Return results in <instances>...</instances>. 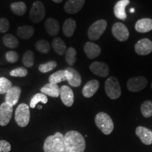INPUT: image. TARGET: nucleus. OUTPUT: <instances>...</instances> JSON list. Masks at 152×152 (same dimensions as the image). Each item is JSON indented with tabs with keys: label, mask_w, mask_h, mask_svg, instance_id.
Segmentation results:
<instances>
[{
	"label": "nucleus",
	"mask_w": 152,
	"mask_h": 152,
	"mask_svg": "<svg viewBox=\"0 0 152 152\" xmlns=\"http://www.w3.org/2000/svg\"><path fill=\"white\" fill-rule=\"evenodd\" d=\"M64 146L66 152H84L86 144L81 133L71 130L64 135Z\"/></svg>",
	"instance_id": "1"
},
{
	"label": "nucleus",
	"mask_w": 152,
	"mask_h": 152,
	"mask_svg": "<svg viewBox=\"0 0 152 152\" xmlns=\"http://www.w3.org/2000/svg\"><path fill=\"white\" fill-rule=\"evenodd\" d=\"M43 149L45 152H66L64 135L58 132L47 137L44 143Z\"/></svg>",
	"instance_id": "2"
},
{
	"label": "nucleus",
	"mask_w": 152,
	"mask_h": 152,
	"mask_svg": "<svg viewBox=\"0 0 152 152\" xmlns=\"http://www.w3.org/2000/svg\"><path fill=\"white\" fill-rule=\"evenodd\" d=\"M95 124L97 128L106 135H109L113 132L114 124L109 115L104 112H99L95 116Z\"/></svg>",
	"instance_id": "3"
},
{
	"label": "nucleus",
	"mask_w": 152,
	"mask_h": 152,
	"mask_svg": "<svg viewBox=\"0 0 152 152\" xmlns=\"http://www.w3.org/2000/svg\"><path fill=\"white\" fill-rule=\"evenodd\" d=\"M105 92L111 99H117L121 96V85L116 77L111 76L107 78L105 82Z\"/></svg>",
	"instance_id": "4"
},
{
	"label": "nucleus",
	"mask_w": 152,
	"mask_h": 152,
	"mask_svg": "<svg viewBox=\"0 0 152 152\" xmlns=\"http://www.w3.org/2000/svg\"><path fill=\"white\" fill-rule=\"evenodd\" d=\"M30 118V107L26 104H20L15 112V121L20 127L24 128L28 125Z\"/></svg>",
	"instance_id": "5"
},
{
	"label": "nucleus",
	"mask_w": 152,
	"mask_h": 152,
	"mask_svg": "<svg viewBox=\"0 0 152 152\" xmlns=\"http://www.w3.org/2000/svg\"><path fill=\"white\" fill-rule=\"evenodd\" d=\"M106 27H107V23L105 20L100 19V20H96L93 23L89 28L88 32H87L88 37L91 40H97L103 35Z\"/></svg>",
	"instance_id": "6"
},
{
	"label": "nucleus",
	"mask_w": 152,
	"mask_h": 152,
	"mask_svg": "<svg viewBox=\"0 0 152 152\" xmlns=\"http://www.w3.org/2000/svg\"><path fill=\"white\" fill-rule=\"evenodd\" d=\"M45 7L41 1H35L32 6L30 11V18L32 22L38 23L45 18Z\"/></svg>",
	"instance_id": "7"
},
{
	"label": "nucleus",
	"mask_w": 152,
	"mask_h": 152,
	"mask_svg": "<svg viewBox=\"0 0 152 152\" xmlns=\"http://www.w3.org/2000/svg\"><path fill=\"white\" fill-rule=\"evenodd\" d=\"M147 80L144 76H137L131 77L127 83L128 89L132 92H137L144 90L147 87Z\"/></svg>",
	"instance_id": "8"
},
{
	"label": "nucleus",
	"mask_w": 152,
	"mask_h": 152,
	"mask_svg": "<svg viewBox=\"0 0 152 152\" xmlns=\"http://www.w3.org/2000/svg\"><path fill=\"white\" fill-rule=\"evenodd\" d=\"M112 34L114 37L121 42H125L129 37V30L127 26L122 23H115L112 27Z\"/></svg>",
	"instance_id": "9"
},
{
	"label": "nucleus",
	"mask_w": 152,
	"mask_h": 152,
	"mask_svg": "<svg viewBox=\"0 0 152 152\" xmlns=\"http://www.w3.org/2000/svg\"><path fill=\"white\" fill-rule=\"evenodd\" d=\"M13 114V106L4 102L0 105V125L6 126L10 122Z\"/></svg>",
	"instance_id": "10"
},
{
	"label": "nucleus",
	"mask_w": 152,
	"mask_h": 152,
	"mask_svg": "<svg viewBox=\"0 0 152 152\" xmlns=\"http://www.w3.org/2000/svg\"><path fill=\"white\" fill-rule=\"evenodd\" d=\"M135 52L139 55L145 56L152 52V42L147 38L140 39L134 46Z\"/></svg>",
	"instance_id": "11"
},
{
	"label": "nucleus",
	"mask_w": 152,
	"mask_h": 152,
	"mask_svg": "<svg viewBox=\"0 0 152 152\" xmlns=\"http://www.w3.org/2000/svg\"><path fill=\"white\" fill-rule=\"evenodd\" d=\"M60 97L64 104L71 107L74 103V93L72 89L67 85H63L60 88Z\"/></svg>",
	"instance_id": "12"
},
{
	"label": "nucleus",
	"mask_w": 152,
	"mask_h": 152,
	"mask_svg": "<svg viewBox=\"0 0 152 152\" xmlns=\"http://www.w3.org/2000/svg\"><path fill=\"white\" fill-rule=\"evenodd\" d=\"M90 69L94 75L102 77H107L110 73L109 66L107 64L103 62H93L90 66Z\"/></svg>",
	"instance_id": "13"
},
{
	"label": "nucleus",
	"mask_w": 152,
	"mask_h": 152,
	"mask_svg": "<svg viewBox=\"0 0 152 152\" xmlns=\"http://www.w3.org/2000/svg\"><path fill=\"white\" fill-rule=\"evenodd\" d=\"M20 94H21V89L20 87L18 86L12 87L6 93L5 102L12 106H15L18 103Z\"/></svg>",
	"instance_id": "14"
},
{
	"label": "nucleus",
	"mask_w": 152,
	"mask_h": 152,
	"mask_svg": "<svg viewBox=\"0 0 152 152\" xmlns=\"http://www.w3.org/2000/svg\"><path fill=\"white\" fill-rule=\"evenodd\" d=\"M72 77V74L67 70H61L56 73L52 74L49 77V82L54 84H58L63 81L70 80Z\"/></svg>",
	"instance_id": "15"
},
{
	"label": "nucleus",
	"mask_w": 152,
	"mask_h": 152,
	"mask_svg": "<svg viewBox=\"0 0 152 152\" xmlns=\"http://www.w3.org/2000/svg\"><path fill=\"white\" fill-rule=\"evenodd\" d=\"M135 133L142 143L146 145L152 144V130L150 129L143 126H139L136 128Z\"/></svg>",
	"instance_id": "16"
},
{
	"label": "nucleus",
	"mask_w": 152,
	"mask_h": 152,
	"mask_svg": "<svg viewBox=\"0 0 152 152\" xmlns=\"http://www.w3.org/2000/svg\"><path fill=\"white\" fill-rule=\"evenodd\" d=\"M85 0H68L64 6V10L68 14H76L85 4Z\"/></svg>",
	"instance_id": "17"
},
{
	"label": "nucleus",
	"mask_w": 152,
	"mask_h": 152,
	"mask_svg": "<svg viewBox=\"0 0 152 152\" xmlns=\"http://www.w3.org/2000/svg\"><path fill=\"white\" fill-rule=\"evenodd\" d=\"M84 52L87 58L90 59H93V58H96L99 56L101 52H102V49L96 44L88 42L85 45Z\"/></svg>",
	"instance_id": "18"
},
{
	"label": "nucleus",
	"mask_w": 152,
	"mask_h": 152,
	"mask_svg": "<svg viewBox=\"0 0 152 152\" xmlns=\"http://www.w3.org/2000/svg\"><path fill=\"white\" fill-rule=\"evenodd\" d=\"M99 87V83L96 80H92L87 82L83 89V94L85 97L90 98L96 92Z\"/></svg>",
	"instance_id": "19"
},
{
	"label": "nucleus",
	"mask_w": 152,
	"mask_h": 152,
	"mask_svg": "<svg viewBox=\"0 0 152 152\" xmlns=\"http://www.w3.org/2000/svg\"><path fill=\"white\" fill-rule=\"evenodd\" d=\"M130 4V0H120L114 7V14L117 18L125 20L127 15L125 14V7Z\"/></svg>",
	"instance_id": "20"
},
{
	"label": "nucleus",
	"mask_w": 152,
	"mask_h": 152,
	"mask_svg": "<svg viewBox=\"0 0 152 152\" xmlns=\"http://www.w3.org/2000/svg\"><path fill=\"white\" fill-rule=\"evenodd\" d=\"M45 28L47 33L51 36H56L59 33L60 26L58 20L50 18L46 20L45 23Z\"/></svg>",
	"instance_id": "21"
},
{
	"label": "nucleus",
	"mask_w": 152,
	"mask_h": 152,
	"mask_svg": "<svg viewBox=\"0 0 152 152\" xmlns=\"http://www.w3.org/2000/svg\"><path fill=\"white\" fill-rule=\"evenodd\" d=\"M41 92L45 95L56 98L60 95V87L57 84L49 83L42 87Z\"/></svg>",
	"instance_id": "22"
},
{
	"label": "nucleus",
	"mask_w": 152,
	"mask_h": 152,
	"mask_svg": "<svg viewBox=\"0 0 152 152\" xmlns=\"http://www.w3.org/2000/svg\"><path fill=\"white\" fill-rule=\"evenodd\" d=\"M135 30L138 33H148L152 30V19L142 18L136 23Z\"/></svg>",
	"instance_id": "23"
},
{
	"label": "nucleus",
	"mask_w": 152,
	"mask_h": 152,
	"mask_svg": "<svg viewBox=\"0 0 152 152\" xmlns=\"http://www.w3.org/2000/svg\"><path fill=\"white\" fill-rule=\"evenodd\" d=\"M35 33V29L31 26H20L17 30V35L22 39H29Z\"/></svg>",
	"instance_id": "24"
},
{
	"label": "nucleus",
	"mask_w": 152,
	"mask_h": 152,
	"mask_svg": "<svg viewBox=\"0 0 152 152\" xmlns=\"http://www.w3.org/2000/svg\"><path fill=\"white\" fill-rule=\"evenodd\" d=\"M76 29V23L73 19L68 18L63 25V33L66 37H71Z\"/></svg>",
	"instance_id": "25"
},
{
	"label": "nucleus",
	"mask_w": 152,
	"mask_h": 152,
	"mask_svg": "<svg viewBox=\"0 0 152 152\" xmlns=\"http://www.w3.org/2000/svg\"><path fill=\"white\" fill-rule=\"evenodd\" d=\"M52 47L54 52L58 55L65 54L66 50H67L65 42H64L62 39H61L59 37H56L53 39L52 42Z\"/></svg>",
	"instance_id": "26"
},
{
	"label": "nucleus",
	"mask_w": 152,
	"mask_h": 152,
	"mask_svg": "<svg viewBox=\"0 0 152 152\" xmlns=\"http://www.w3.org/2000/svg\"><path fill=\"white\" fill-rule=\"evenodd\" d=\"M66 70L69 72H71L72 74V77L71 80L68 81V83H69V85H71V86L74 87H79L82 83V78H81L80 74L78 72L76 71L75 68H73L68 67L66 68Z\"/></svg>",
	"instance_id": "27"
},
{
	"label": "nucleus",
	"mask_w": 152,
	"mask_h": 152,
	"mask_svg": "<svg viewBox=\"0 0 152 152\" xmlns=\"http://www.w3.org/2000/svg\"><path fill=\"white\" fill-rule=\"evenodd\" d=\"M11 10L17 16H23L26 12V5L23 1L12 3L10 6Z\"/></svg>",
	"instance_id": "28"
},
{
	"label": "nucleus",
	"mask_w": 152,
	"mask_h": 152,
	"mask_svg": "<svg viewBox=\"0 0 152 152\" xmlns=\"http://www.w3.org/2000/svg\"><path fill=\"white\" fill-rule=\"evenodd\" d=\"M3 43L7 47L11 49H14L18 47L19 42L18 39L11 34H7L3 37Z\"/></svg>",
	"instance_id": "29"
},
{
	"label": "nucleus",
	"mask_w": 152,
	"mask_h": 152,
	"mask_svg": "<svg viewBox=\"0 0 152 152\" xmlns=\"http://www.w3.org/2000/svg\"><path fill=\"white\" fill-rule=\"evenodd\" d=\"M48 102V98H47V95H45L43 93H37L32 98L31 101L30 103V108H35V106L39 102H42V104H47Z\"/></svg>",
	"instance_id": "30"
},
{
	"label": "nucleus",
	"mask_w": 152,
	"mask_h": 152,
	"mask_svg": "<svg viewBox=\"0 0 152 152\" xmlns=\"http://www.w3.org/2000/svg\"><path fill=\"white\" fill-rule=\"evenodd\" d=\"M141 112L142 115L145 118H150L152 116V102L147 100L144 102L141 105Z\"/></svg>",
	"instance_id": "31"
},
{
	"label": "nucleus",
	"mask_w": 152,
	"mask_h": 152,
	"mask_svg": "<svg viewBox=\"0 0 152 152\" xmlns=\"http://www.w3.org/2000/svg\"><path fill=\"white\" fill-rule=\"evenodd\" d=\"M66 61L69 66H73L76 61V50L73 47H69L66 52Z\"/></svg>",
	"instance_id": "32"
},
{
	"label": "nucleus",
	"mask_w": 152,
	"mask_h": 152,
	"mask_svg": "<svg viewBox=\"0 0 152 152\" xmlns=\"http://www.w3.org/2000/svg\"><path fill=\"white\" fill-rule=\"evenodd\" d=\"M35 47L38 52L42 54H47L50 51V45L48 42L45 39H40L37 41L35 44Z\"/></svg>",
	"instance_id": "33"
},
{
	"label": "nucleus",
	"mask_w": 152,
	"mask_h": 152,
	"mask_svg": "<svg viewBox=\"0 0 152 152\" xmlns=\"http://www.w3.org/2000/svg\"><path fill=\"white\" fill-rule=\"evenodd\" d=\"M34 62H35V57L34 54L31 50H28L24 54L23 57V63L26 67L30 68L33 66Z\"/></svg>",
	"instance_id": "34"
},
{
	"label": "nucleus",
	"mask_w": 152,
	"mask_h": 152,
	"mask_svg": "<svg viewBox=\"0 0 152 152\" xmlns=\"http://www.w3.org/2000/svg\"><path fill=\"white\" fill-rule=\"evenodd\" d=\"M57 63L54 61H50L45 64H42L39 66L38 69L39 71L42 73H48L49 71H52V70H54L55 68L56 67Z\"/></svg>",
	"instance_id": "35"
},
{
	"label": "nucleus",
	"mask_w": 152,
	"mask_h": 152,
	"mask_svg": "<svg viewBox=\"0 0 152 152\" xmlns=\"http://www.w3.org/2000/svg\"><path fill=\"white\" fill-rule=\"evenodd\" d=\"M12 87V83L6 77H0V94H6Z\"/></svg>",
	"instance_id": "36"
},
{
	"label": "nucleus",
	"mask_w": 152,
	"mask_h": 152,
	"mask_svg": "<svg viewBox=\"0 0 152 152\" xmlns=\"http://www.w3.org/2000/svg\"><path fill=\"white\" fill-rule=\"evenodd\" d=\"M10 75L13 77H25L28 75V71L25 68L19 67L12 70L10 72Z\"/></svg>",
	"instance_id": "37"
},
{
	"label": "nucleus",
	"mask_w": 152,
	"mask_h": 152,
	"mask_svg": "<svg viewBox=\"0 0 152 152\" xmlns=\"http://www.w3.org/2000/svg\"><path fill=\"white\" fill-rule=\"evenodd\" d=\"M6 59L9 63H16L18 61L19 56L18 53L14 52V51H9L7 52L5 54Z\"/></svg>",
	"instance_id": "38"
},
{
	"label": "nucleus",
	"mask_w": 152,
	"mask_h": 152,
	"mask_svg": "<svg viewBox=\"0 0 152 152\" xmlns=\"http://www.w3.org/2000/svg\"><path fill=\"white\" fill-rule=\"evenodd\" d=\"M9 22L7 18H0V32L1 33H6L9 29Z\"/></svg>",
	"instance_id": "39"
},
{
	"label": "nucleus",
	"mask_w": 152,
	"mask_h": 152,
	"mask_svg": "<svg viewBox=\"0 0 152 152\" xmlns=\"http://www.w3.org/2000/svg\"><path fill=\"white\" fill-rule=\"evenodd\" d=\"M11 149V144L6 140H0V152H9Z\"/></svg>",
	"instance_id": "40"
},
{
	"label": "nucleus",
	"mask_w": 152,
	"mask_h": 152,
	"mask_svg": "<svg viewBox=\"0 0 152 152\" xmlns=\"http://www.w3.org/2000/svg\"><path fill=\"white\" fill-rule=\"evenodd\" d=\"M52 1H54V2H55V3L59 4V3L61 2V1H63V0H52Z\"/></svg>",
	"instance_id": "41"
},
{
	"label": "nucleus",
	"mask_w": 152,
	"mask_h": 152,
	"mask_svg": "<svg viewBox=\"0 0 152 152\" xmlns=\"http://www.w3.org/2000/svg\"><path fill=\"white\" fill-rule=\"evenodd\" d=\"M134 9H133V8H132V9H130V12L131 13H133V12H134Z\"/></svg>",
	"instance_id": "42"
},
{
	"label": "nucleus",
	"mask_w": 152,
	"mask_h": 152,
	"mask_svg": "<svg viewBox=\"0 0 152 152\" xmlns=\"http://www.w3.org/2000/svg\"><path fill=\"white\" fill-rule=\"evenodd\" d=\"M151 88L152 89V83H151Z\"/></svg>",
	"instance_id": "43"
}]
</instances>
